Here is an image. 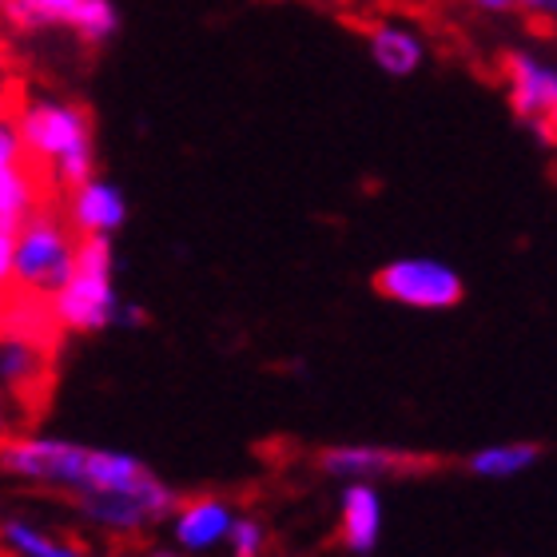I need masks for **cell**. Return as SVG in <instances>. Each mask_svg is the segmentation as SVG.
I'll return each instance as SVG.
<instances>
[{
	"label": "cell",
	"instance_id": "6da1fadb",
	"mask_svg": "<svg viewBox=\"0 0 557 557\" xmlns=\"http://www.w3.org/2000/svg\"><path fill=\"white\" fill-rule=\"evenodd\" d=\"M0 474L36 482V486L72 490L76 498L144 490L151 478H160L156 470H148V462H139L128 450H100V446L45 438V434L0 438Z\"/></svg>",
	"mask_w": 557,
	"mask_h": 557
},
{
	"label": "cell",
	"instance_id": "7a4b0ae2",
	"mask_svg": "<svg viewBox=\"0 0 557 557\" xmlns=\"http://www.w3.org/2000/svg\"><path fill=\"white\" fill-rule=\"evenodd\" d=\"M24 151L33 160L48 163L60 187L76 191L81 184L96 180V151H92V120L72 100H33L16 116Z\"/></svg>",
	"mask_w": 557,
	"mask_h": 557
},
{
	"label": "cell",
	"instance_id": "3957f363",
	"mask_svg": "<svg viewBox=\"0 0 557 557\" xmlns=\"http://www.w3.org/2000/svg\"><path fill=\"white\" fill-rule=\"evenodd\" d=\"M116 295V244L112 235H81L76 247V275L57 299H48V314L60 331L72 335H100L120 323Z\"/></svg>",
	"mask_w": 557,
	"mask_h": 557
},
{
	"label": "cell",
	"instance_id": "277c9868",
	"mask_svg": "<svg viewBox=\"0 0 557 557\" xmlns=\"http://www.w3.org/2000/svg\"><path fill=\"white\" fill-rule=\"evenodd\" d=\"M76 247L81 239L52 211H33V220L16 232V271L12 283L24 295L57 299L76 275Z\"/></svg>",
	"mask_w": 557,
	"mask_h": 557
},
{
	"label": "cell",
	"instance_id": "5b68a950",
	"mask_svg": "<svg viewBox=\"0 0 557 557\" xmlns=\"http://www.w3.org/2000/svg\"><path fill=\"white\" fill-rule=\"evenodd\" d=\"M371 283L386 302H398V307H410V311H454L466 299L462 275L450 263L430 256L391 259V263L374 271Z\"/></svg>",
	"mask_w": 557,
	"mask_h": 557
},
{
	"label": "cell",
	"instance_id": "8992f818",
	"mask_svg": "<svg viewBox=\"0 0 557 557\" xmlns=\"http://www.w3.org/2000/svg\"><path fill=\"white\" fill-rule=\"evenodd\" d=\"M81 513L100 530H112V534H139L148 525L168 522L175 510H180V498L175 490L163 482V478H151L144 490H116V494H88V498L76 502Z\"/></svg>",
	"mask_w": 557,
	"mask_h": 557
},
{
	"label": "cell",
	"instance_id": "52a82bcc",
	"mask_svg": "<svg viewBox=\"0 0 557 557\" xmlns=\"http://www.w3.org/2000/svg\"><path fill=\"white\" fill-rule=\"evenodd\" d=\"M438 458L395 446H374V442H347V446H326L319 454V470L338 482H383V478H414L430 474Z\"/></svg>",
	"mask_w": 557,
	"mask_h": 557
},
{
	"label": "cell",
	"instance_id": "ba28073f",
	"mask_svg": "<svg viewBox=\"0 0 557 557\" xmlns=\"http://www.w3.org/2000/svg\"><path fill=\"white\" fill-rule=\"evenodd\" d=\"M502 76H506L513 116L522 120L525 128H534L557 112V64H546L542 57L518 48V52H506Z\"/></svg>",
	"mask_w": 557,
	"mask_h": 557
},
{
	"label": "cell",
	"instance_id": "9c48e42d",
	"mask_svg": "<svg viewBox=\"0 0 557 557\" xmlns=\"http://www.w3.org/2000/svg\"><path fill=\"white\" fill-rule=\"evenodd\" d=\"M239 513L223 498H191L180 502L172 513V537L184 554H211L215 546H227L232 525Z\"/></svg>",
	"mask_w": 557,
	"mask_h": 557
},
{
	"label": "cell",
	"instance_id": "30bf717a",
	"mask_svg": "<svg viewBox=\"0 0 557 557\" xmlns=\"http://www.w3.org/2000/svg\"><path fill=\"white\" fill-rule=\"evenodd\" d=\"M338 537L347 554L371 557L383 537V494L374 482H347L338 498Z\"/></svg>",
	"mask_w": 557,
	"mask_h": 557
},
{
	"label": "cell",
	"instance_id": "8fae6325",
	"mask_svg": "<svg viewBox=\"0 0 557 557\" xmlns=\"http://www.w3.org/2000/svg\"><path fill=\"white\" fill-rule=\"evenodd\" d=\"M69 223L76 235H116L128 223V199L112 180H88L72 191Z\"/></svg>",
	"mask_w": 557,
	"mask_h": 557
},
{
	"label": "cell",
	"instance_id": "7c38bea8",
	"mask_svg": "<svg viewBox=\"0 0 557 557\" xmlns=\"http://www.w3.org/2000/svg\"><path fill=\"white\" fill-rule=\"evenodd\" d=\"M367 52H371L374 69L386 72V76H395V81H407L414 76L422 64H426V45H422V36L403 28V24H371L367 28Z\"/></svg>",
	"mask_w": 557,
	"mask_h": 557
},
{
	"label": "cell",
	"instance_id": "4fadbf2b",
	"mask_svg": "<svg viewBox=\"0 0 557 557\" xmlns=\"http://www.w3.org/2000/svg\"><path fill=\"white\" fill-rule=\"evenodd\" d=\"M542 458H546L542 442H494V446H482V450L470 454L466 470L474 478H490V482H510V478L530 474Z\"/></svg>",
	"mask_w": 557,
	"mask_h": 557
},
{
	"label": "cell",
	"instance_id": "5bb4252c",
	"mask_svg": "<svg viewBox=\"0 0 557 557\" xmlns=\"http://www.w3.org/2000/svg\"><path fill=\"white\" fill-rule=\"evenodd\" d=\"M48 359L40 350V338L28 335H0V386L12 395L28 398L36 383H45Z\"/></svg>",
	"mask_w": 557,
	"mask_h": 557
},
{
	"label": "cell",
	"instance_id": "9a60e30c",
	"mask_svg": "<svg viewBox=\"0 0 557 557\" xmlns=\"http://www.w3.org/2000/svg\"><path fill=\"white\" fill-rule=\"evenodd\" d=\"M36 187L33 175L24 172V163L0 160V232L16 235L24 223L33 220Z\"/></svg>",
	"mask_w": 557,
	"mask_h": 557
},
{
	"label": "cell",
	"instance_id": "2e32d148",
	"mask_svg": "<svg viewBox=\"0 0 557 557\" xmlns=\"http://www.w3.org/2000/svg\"><path fill=\"white\" fill-rule=\"evenodd\" d=\"M0 537H4V546H9L12 554H21V557H84L81 546H69V542L45 534L40 525L24 522V518L0 522Z\"/></svg>",
	"mask_w": 557,
	"mask_h": 557
},
{
	"label": "cell",
	"instance_id": "e0dca14e",
	"mask_svg": "<svg viewBox=\"0 0 557 557\" xmlns=\"http://www.w3.org/2000/svg\"><path fill=\"white\" fill-rule=\"evenodd\" d=\"M69 28L81 36L88 48L108 45V40L120 33V12H116V4H112V0H84L81 12L72 16Z\"/></svg>",
	"mask_w": 557,
	"mask_h": 557
},
{
	"label": "cell",
	"instance_id": "ac0fdd59",
	"mask_svg": "<svg viewBox=\"0 0 557 557\" xmlns=\"http://www.w3.org/2000/svg\"><path fill=\"white\" fill-rule=\"evenodd\" d=\"M227 549H232V557H263V549H268L263 522L251 518V513H239L232 525V537H227Z\"/></svg>",
	"mask_w": 557,
	"mask_h": 557
},
{
	"label": "cell",
	"instance_id": "d6986e66",
	"mask_svg": "<svg viewBox=\"0 0 557 557\" xmlns=\"http://www.w3.org/2000/svg\"><path fill=\"white\" fill-rule=\"evenodd\" d=\"M4 21L12 24V28H21V33H40V28H52V21H48L45 12L33 9L28 0H4Z\"/></svg>",
	"mask_w": 557,
	"mask_h": 557
},
{
	"label": "cell",
	"instance_id": "ffe728a7",
	"mask_svg": "<svg viewBox=\"0 0 557 557\" xmlns=\"http://www.w3.org/2000/svg\"><path fill=\"white\" fill-rule=\"evenodd\" d=\"M28 4H33V9L45 12V16H48V21H52V24H64V28H69L72 16L81 12L84 0H28Z\"/></svg>",
	"mask_w": 557,
	"mask_h": 557
},
{
	"label": "cell",
	"instance_id": "44dd1931",
	"mask_svg": "<svg viewBox=\"0 0 557 557\" xmlns=\"http://www.w3.org/2000/svg\"><path fill=\"white\" fill-rule=\"evenodd\" d=\"M12 271H16V235L0 232V290L12 283Z\"/></svg>",
	"mask_w": 557,
	"mask_h": 557
},
{
	"label": "cell",
	"instance_id": "7402d4cb",
	"mask_svg": "<svg viewBox=\"0 0 557 557\" xmlns=\"http://www.w3.org/2000/svg\"><path fill=\"white\" fill-rule=\"evenodd\" d=\"M522 12L537 16V21H557V0H518Z\"/></svg>",
	"mask_w": 557,
	"mask_h": 557
},
{
	"label": "cell",
	"instance_id": "603a6c76",
	"mask_svg": "<svg viewBox=\"0 0 557 557\" xmlns=\"http://www.w3.org/2000/svg\"><path fill=\"white\" fill-rule=\"evenodd\" d=\"M120 323H124V326H144V323H148V314H144V307H139V302H124V307H120Z\"/></svg>",
	"mask_w": 557,
	"mask_h": 557
},
{
	"label": "cell",
	"instance_id": "cb8c5ba5",
	"mask_svg": "<svg viewBox=\"0 0 557 557\" xmlns=\"http://www.w3.org/2000/svg\"><path fill=\"white\" fill-rule=\"evenodd\" d=\"M474 9H482V12H513V9H522L518 0H470Z\"/></svg>",
	"mask_w": 557,
	"mask_h": 557
},
{
	"label": "cell",
	"instance_id": "d4e9b609",
	"mask_svg": "<svg viewBox=\"0 0 557 557\" xmlns=\"http://www.w3.org/2000/svg\"><path fill=\"white\" fill-rule=\"evenodd\" d=\"M148 557H180V554H175V549H151Z\"/></svg>",
	"mask_w": 557,
	"mask_h": 557
},
{
	"label": "cell",
	"instance_id": "484cf974",
	"mask_svg": "<svg viewBox=\"0 0 557 557\" xmlns=\"http://www.w3.org/2000/svg\"><path fill=\"white\" fill-rule=\"evenodd\" d=\"M549 124H554V151H557V112L549 116Z\"/></svg>",
	"mask_w": 557,
	"mask_h": 557
},
{
	"label": "cell",
	"instance_id": "4316f807",
	"mask_svg": "<svg viewBox=\"0 0 557 557\" xmlns=\"http://www.w3.org/2000/svg\"><path fill=\"white\" fill-rule=\"evenodd\" d=\"M0 438H4V418H0Z\"/></svg>",
	"mask_w": 557,
	"mask_h": 557
}]
</instances>
